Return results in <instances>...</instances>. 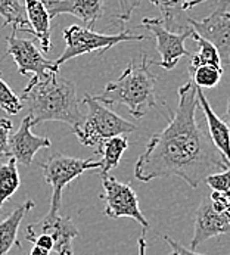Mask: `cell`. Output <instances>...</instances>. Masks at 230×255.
I'll return each instance as SVG.
<instances>
[{
    "label": "cell",
    "instance_id": "obj_10",
    "mask_svg": "<svg viewBox=\"0 0 230 255\" xmlns=\"http://www.w3.org/2000/svg\"><path fill=\"white\" fill-rule=\"evenodd\" d=\"M18 30L12 27V34L7 36V50L6 53L12 56L18 67V73L21 75H31L41 77L47 73H58V67L55 61H49L43 56L36 46V43L30 38H19L16 37Z\"/></svg>",
    "mask_w": 230,
    "mask_h": 255
},
{
    "label": "cell",
    "instance_id": "obj_33",
    "mask_svg": "<svg viewBox=\"0 0 230 255\" xmlns=\"http://www.w3.org/2000/svg\"><path fill=\"white\" fill-rule=\"evenodd\" d=\"M50 254V251H47V250H44V248H40L37 245H34L33 248H31V251H30V255H49Z\"/></svg>",
    "mask_w": 230,
    "mask_h": 255
},
{
    "label": "cell",
    "instance_id": "obj_16",
    "mask_svg": "<svg viewBox=\"0 0 230 255\" xmlns=\"http://www.w3.org/2000/svg\"><path fill=\"white\" fill-rule=\"evenodd\" d=\"M196 96L199 101V107L204 111V117L208 126V134L216 147L228 158L230 162V127L225 120H222L211 108L208 99L205 98L201 87L196 86Z\"/></svg>",
    "mask_w": 230,
    "mask_h": 255
},
{
    "label": "cell",
    "instance_id": "obj_26",
    "mask_svg": "<svg viewBox=\"0 0 230 255\" xmlns=\"http://www.w3.org/2000/svg\"><path fill=\"white\" fill-rule=\"evenodd\" d=\"M142 0H118V15L116 19L119 22H128L133 12L140 6Z\"/></svg>",
    "mask_w": 230,
    "mask_h": 255
},
{
    "label": "cell",
    "instance_id": "obj_8",
    "mask_svg": "<svg viewBox=\"0 0 230 255\" xmlns=\"http://www.w3.org/2000/svg\"><path fill=\"white\" fill-rule=\"evenodd\" d=\"M105 201V216L110 219H121L130 217L136 220L145 230L149 227V221L142 214L139 208V198L130 184L118 182L115 177L108 174L101 176Z\"/></svg>",
    "mask_w": 230,
    "mask_h": 255
},
{
    "label": "cell",
    "instance_id": "obj_5",
    "mask_svg": "<svg viewBox=\"0 0 230 255\" xmlns=\"http://www.w3.org/2000/svg\"><path fill=\"white\" fill-rule=\"evenodd\" d=\"M62 36L65 40V49L62 55L55 61L56 67L59 68L62 64H65L70 59H74L77 56L98 52L99 55L110 50L115 44L124 43V41H140L148 38L143 34H133L128 31H121L116 34H102L96 33L93 28L81 27V25H71L62 31Z\"/></svg>",
    "mask_w": 230,
    "mask_h": 255
},
{
    "label": "cell",
    "instance_id": "obj_21",
    "mask_svg": "<svg viewBox=\"0 0 230 255\" xmlns=\"http://www.w3.org/2000/svg\"><path fill=\"white\" fill-rule=\"evenodd\" d=\"M0 16L3 25H12L22 33H28L27 12L21 0H0Z\"/></svg>",
    "mask_w": 230,
    "mask_h": 255
},
{
    "label": "cell",
    "instance_id": "obj_14",
    "mask_svg": "<svg viewBox=\"0 0 230 255\" xmlns=\"http://www.w3.org/2000/svg\"><path fill=\"white\" fill-rule=\"evenodd\" d=\"M44 4L52 19L59 15H73L93 30L105 10L104 0H44Z\"/></svg>",
    "mask_w": 230,
    "mask_h": 255
},
{
    "label": "cell",
    "instance_id": "obj_25",
    "mask_svg": "<svg viewBox=\"0 0 230 255\" xmlns=\"http://www.w3.org/2000/svg\"><path fill=\"white\" fill-rule=\"evenodd\" d=\"M205 183L216 192H225L229 193L230 192V167L225 171L211 174L205 179Z\"/></svg>",
    "mask_w": 230,
    "mask_h": 255
},
{
    "label": "cell",
    "instance_id": "obj_1",
    "mask_svg": "<svg viewBox=\"0 0 230 255\" xmlns=\"http://www.w3.org/2000/svg\"><path fill=\"white\" fill-rule=\"evenodd\" d=\"M179 104L168 126L149 139L134 167V177L148 183L167 176L183 179L196 189L211 174L230 167L228 158L213 143L208 130L196 120L199 101L196 84L189 80L179 87Z\"/></svg>",
    "mask_w": 230,
    "mask_h": 255
},
{
    "label": "cell",
    "instance_id": "obj_22",
    "mask_svg": "<svg viewBox=\"0 0 230 255\" xmlns=\"http://www.w3.org/2000/svg\"><path fill=\"white\" fill-rule=\"evenodd\" d=\"M191 80L201 89H213L220 83V78L223 75L222 68H216L211 65H202L196 70L191 71Z\"/></svg>",
    "mask_w": 230,
    "mask_h": 255
},
{
    "label": "cell",
    "instance_id": "obj_7",
    "mask_svg": "<svg viewBox=\"0 0 230 255\" xmlns=\"http://www.w3.org/2000/svg\"><path fill=\"white\" fill-rule=\"evenodd\" d=\"M140 25L148 31H151V34L156 40V49L161 55V59L159 61L151 59L152 65L162 67L164 70L170 71L177 65L180 58L192 56L191 52L185 47L186 38L192 37V30H193L192 27H188L182 33H174L165 25L162 18H143Z\"/></svg>",
    "mask_w": 230,
    "mask_h": 255
},
{
    "label": "cell",
    "instance_id": "obj_13",
    "mask_svg": "<svg viewBox=\"0 0 230 255\" xmlns=\"http://www.w3.org/2000/svg\"><path fill=\"white\" fill-rule=\"evenodd\" d=\"M31 117L25 115L16 133L9 137V158H15L16 162L30 167L40 149L50 147V139L36 136L31 131Z\"/></svg>",
    "mask_w": 230,
    "mask_h": 255
},
{
    "label": "cell",
    "instance_id": "obj_31",
    "mask_svg": "<svg viewBox=\"0 0 230 255\" xmlns=\"http://www.w3.org/2000/svg\"><path fill=\"white\" fill-rule=\"evenodd\" d=\"M137 247H139V255H146V241H145V229L142 236L137 241Z\"/></svg>",
    "mask_w": 230,
    "mask_h": 255
},
{
    "label": "cell",
    "instance_id": "obj_34",
    "mask_svg": "<svg viewBox=\"0 0 230 255\" xmlns=\"http://www.w3.org/2000/svg\"><path fill=\"white\" fill-rule=\"evenodd\" d=\"M225 121L228 123V126L230 127V98L229 101H228V110H226V120Z\"/></svg>",
    "mask_w": 230,
    "mask_h": 255
},
{
    "label": "cell",
    "instance_id": "obj_11",
    "mask_svg": "<svg viewBox=\"0 0 230 255\" xmlns=\"http://www.w3.org/2000/svg\"><path fill=\"white\" fill-rule=\"evenodd\" d=\"M40 233H47L53 238V251L56 253V255H74L73 241L80 236V232L70 217H61L59 214H47L44 219L27 227L25 238L31 242V239Z\"/></svg>",
    "mask_w": 230,
    "mask_h": 255
},
{
    "label": "cell",
    "instance_id": "obj_29",
    "mask_svg": "<svg viewBox=\"0 0 230 255\" xmlns=\"http://www.w3.org/2000/svg\"><path fill=\"white\" fill-rule=\"evenodd\" d=\"M164 241L170 245L171 251L168 255H204L199 254V253H195L193 250H189V248H185L183 245H180L179 242H176L174 239H171L170 236H164Z\"/></svg>",
    "mask_w": 230,
    "mask_h": 255
},
{
    "label": "cell",
    "instance_id": "obj_35",
    "mask_svg": "<svg viewBox=\"0 0 230 255\" xmlns=\"http://www.w3.org/2000/svg\"><path fill=\"white\" fill-rule=\"evenodd\" d=\"M229 15H230V12H229Z\"/></svg>",
    "mask_w": 230,
    "mask_h": 255
},
{
    "label": "cell",
    "instance_id": "obj_23",
    "mask_svg": "<svg viewBox=\"0 0 230 255\" xmlns=\"http://www.w3.org/2000/svg\"><path fill=\"white\" fill-rule=\"evenodd\" d=\"M24 108L22 99L7 86V83L1 78L0 73V110L9 115H18Z\"/></svg>",
    "mask_w": 230,
    "mask_h": 255
},
{
    "label": "cell",
    "instance_id": "obj_30",
    "mask_svg": "<svg viewBox=\"0 0 230 255\" xmlns=\"http://www.w3.org/2000/svg\"><path fill=\"white\" fill-rule=\"evenodd\" d=\"M31 242H33L34 245L40 247V248L47 250V251H53V248H55V241H53V238H52L50 235H47V233H40L36 238L31 239Z\"/></svg>",
    "mask_w": 230,
    "mask_h": 255
},
{
    "label": "cell",
    "instance_id": "obj_27",
    "mask_svg": "<svg viewBox=\"0 0 230 255\" xmlns=\"http://www.w3.org/2000/svg\"><path fill=\"white\" fill-rule=\"evenodd\" d=\"M12 127L13 126L9 118H0V156L9 158V137Z\"/></svg>",
    "mask_w": 230,
    "mask_h": 255
},
{
    "label": "cell",
    "instance_id": "obj_4",
    "mask_svg": "<svg viewBox=\"0 0 230 255\" xmlns=\"http://www.w3.org/2000/svg\"><path fill=\"white\" fill-rule=\"evenodd\" d=\"M83 104L87 107V114H84L78 126L73 127V133L83 146H98L107 139L125 136L137 130L136 124L121 118L89 93H86Z\"/></svg>",
    "mask_w": 230,
    "mask_h": 255
},
{
    "label": "cell",
    "instance_id": "obj_24",
    "mask_svg": "<svg viewBox=\"0 0 230 255\" xmlns=\"http://www.w3.org/2000/svg\"><path fill=\"white\" fill-rule=\"evenodd\" d=\"M188 0H151V3L158 6V9L161 10L162 16H164V22L167 27L171 25L173 19L176 18V15L183 10V4Z\"/></svg>",
    "mask_w": 230,
    "mask_h": 255
},
{
    "label": "cell",
    "instance_id": "obj_18",
    "mask_svg": "<svg viewBox=\"0 0 230 255\" xmlns=\"http://www.w3.org/2000/svg\"><path fill=\"white\" fill-rule=\"evenodd\" d=\"M127 147H128V140L125 136H115V137L101 142L96 146V153L102 155L101 167L98 168V174L105 176L113 168L118 167L119 159H121L122 153L127 150Z\"/></svg>",
    "mask_w": 230,
    "mask_h": 255
},
{
    "label": "cell",
    "instance_id": "obj_32",
    "mask_svg": "<svg viewBox=\"0 0 230 255\" xmlns=\"http://www.w3.org/2000/svg\"><path fill=\"white\" fill-rule=\"evenodd\" d=\"M205 1H208V0H188L185 4H183V10H189L192 7H195V6H198V4H201V3H205Z\"/></svg>",
    "mask_w": 230,
    "mask_h": 255
},
{
    "label": "cell",
    "instance_id": "obj_3",
    "mask_svg": "<svg viewBox=\"0 0 230 255\" xmlns=\"http://www.w3.org/2000/svg\"><path fill=\"white\" fill-rule=\"evenodd\" d=\"M155 81L156 77L149 70L148 55L142 53L140 64L131 61L119 78L108 83L104 93L95 99L105 105H124L134 118H142L156 107Z\"/></svg>",
    "mask_w": 230,
    "mask_h": 255
},
{
    "label": "cell",
    "instance_id": "obj_19",
    "mask_svg": "<svg viewBox=\"0 0 230 255\" xmlns=\"http://www.w3.org/2000/svg\"><path fill=\"white\" fill-rule=\"evenodd\" d=\"M192 38L198 43V50L195 55H192L191 58V67H189V73L196 70L198 67H202V65H211V67H216V68H222V58H220V53L217 50V47L210 43L208 40H205L204 37H201L195 30H192Z\"/></svg>",
    "mask_w": 230,
    "mask_h": 255
},
{
    "label": "cell",
    "instance_id": "obj_15",
    "mask_svg": "<svg viewBox=\"0 0 230 255\" xmlns=\"http://www.w3.org/2000/svg\"><path fill=\"white\" fill-rule=\"evenodd\" d=\"M25 12L28 21V33H31L40 43L44 53L52 50V36H50V13L44 4V0H25Z\"/></svg>",
    "mask_w": 230,
    "mask_h": 255
},
{
    "label": "cell",
    "instance_id": "obj_12",
    "mask_svg": "<svg viewBox=\"0 0 230 255\" xmlns=\"http://www.w3.org/2000/svg\"><path fill=\"white\" fill-rule=\"evenodd\" d=\"M228 233H230V216L216 211L210 196L204 198L195 214L193 238L191 241L192 250L198 248L211 238Z\"/></svg>",
    "mask_w": 230,
    "mask_h": 255
},
{
    "label": "cell",
    "instance_id": "obj_2",
    "mask_svg": "<svg viewBox=\"0 0 230 255\" xmlns=\"http://www.w3.org/2000/svg\"><path fill=\"white\" fill-rule=\"evenodd\" d=\"M31 117V127L44 121H61L76 127L83 120L76 84L58 73L31 77L21 96Z\"/></svg>",
    "mask_w": 230,
    "mask_h": 255
},
{
    "label": "cell",
    "instance_id": "obj_17",
    "mask_svg": "<svg viewBox=\"0 0 230 255\" xmlns=\"http://www.w3.org/2000/svg\"><path fill=\"white\" fill-rule=\"evenodd\" d=\"M33 208L34 202L27 201L21 207L15 208L6 219L0 220V255H7L13 247L21 248V242L18 241V230L21 221Z\"/></svg>",
    "mask_w": 230,
    "mask_h": 255
},
{
    "label": "cell",
    "instance_id": "obj_9",
    "mask_svg": "<svg viewBox=\"0 0 230 255\" xmlns=\"http://www.w3.org/2000/svg\"><path fill=\"white\" fill-rule=\"evenodd\" d=\"M230 0H220L219 6L204 19H192L188 22L191 27L199 34L213 43L222 58V64L230 65V15H229Z\"/></svg>",
    "mask_w": 230,
    "mask_h": 255
},
{
    "label": "cell",
    "instance_id": "obj_28",
    "mask_svg": "<svg viewBox=\"0 0 230 255\" xmlns=\"http://www.w3.org/2000/svg\"><path fill=\"white\" fill-rule=\"evenodd\" d=\"M210 198H211V202H213V207H214L216 211L230 216V192L225 193V192L213 190Z\"/></svg>",
    "mask_w": 230,
    "mask_h": 255
},
{
    "label": "cell",
    "instance_id": "obj_20",
    "mask_svg": "<svg viewBox=\"0 0 230 255\" xmlns=\"http://www.w3.org/2000/svg\"><path fill=\"white\" fill-rule=\"evenodd\" d=\"M19 173L18 162L15 158H9V161L0 164V210L4 202L19 189Z\"/></svg>",
    "mask_w": 230,
    "mask_h": 255
},
{
    "label": "cell",
    "instance_id": "obj_6",
    "mask_svg": "<svg viewBox=\"0 0 230 255\" xmlns=\"http://www.w3.org/2000/svg\"><path fill=\"white\" fill-rule=\"evenodd\" d=\"M99 167H101V161L80 159L73 156H65L62 153H55L47 161L41 162L44 180L52 186L49 214L55 216L59 213L62 204V190L65 189V186H68L84 171Z\"/></svg>",
    "mask_w": 230,
    "mask_h": 255
}]
</instances>
